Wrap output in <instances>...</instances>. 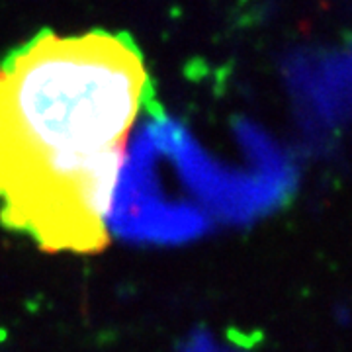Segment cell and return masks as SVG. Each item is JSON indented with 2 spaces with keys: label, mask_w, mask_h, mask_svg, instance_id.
<instances>
[{
  "label": "cell",
  "mask_w": 352,
  "mask_h": 352,
  "mask_svg": "<svg viewBox=\"0 0 352 352\" xmlns=\"http://www.w3.org/2000/svg\"><path fill=\"white\" fill-rule=\"evenodd\" d=\"M151 82L127 34L39 32L0 63V221L45 252L96 254Z\"/></svg>",
  "instance_id": "1"
}]
</instances>
